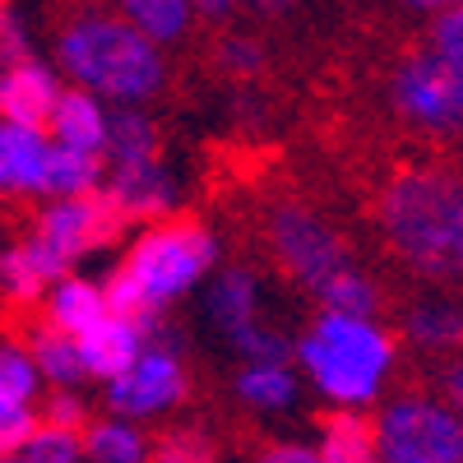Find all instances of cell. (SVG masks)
<instances>
[{
	"instance_id": "cell-27",
	"label": "cell",
	"mask_w": 463,
	"mask_h": 463,
	"mask_svg": "<svg viewBox=\"0 0 463 463\" xmlns=\"http://www.w3.org/2000/svg\"><path fill=\"white\" fill-rule=\"evenodd\" d=\"M84 445L80 431H65V427H37L14 454H0V463H80Z\"/></svg>"
},
{
	"instance_id": "cell-1",
	"label": "cell",
	"mask_w": 463,
	"mask_h": 463,
	"mask_svg": "<svg viewBox=\"0 0 463 463\" xmlns=\"http://www.w3.org/2000/svg\"><path fill=\"white\" fill-rule=\"evenodd\" d=\"M375 232L417 279L463 288V167H399L375 195Z\"/></svg>"
},
{
	"instance_id": "cell-13",
	"label": "cell",
	"mask_w": 463,
	"mask_h": 463,
	"mask_svg": "<svg viewBox=\"0 0 463 463\" xmlns=\"http://www.w3.org/2000/svg\"><path fill=\"white\" fill-rule=\"evenodd\" d=\"M111 200L126 209V218H163L176 200V190L167 181V172L158 167V158H144V163H116L111 181Z\"/></svg>"
},
{
	"instance_id": "cell-2",
	"label": "cell",
	"mask_w": 463,
	"mask_h": 463,
	"mask_svg": "<svg viewBox=\"0 0 463 463\" xmlns=\"http://www.w3.org/2000/svg\"><path fill=\"white\" fill-rule=\"evenodd\" d=\"M297 357L316 390L338 408H366L384 394L394 375V334L375 316L353 311H320L311 334L297 343Z\"/></svg>"
},
{
	"instance_id": "cell-11",
	"label": "cell",
	"mask_w": 463,
	"mask_h": 463,
	"mask_svg": "<svg viewBox=\"0 0 463 463\" xmlns=\"http://www.w3.org/2000/svg\"><path fill=\"white\" fill-rule=\"evenodd\" d=\"M403 334L417 353H427V357L463 353V297H427V301L408 306Z\"/></svg>"
},
{
	"instance_id": "cell-21",
	"label": "cell",
	"mask_w": 463,
	"mask_h": 463,
	"mask_svg": "<svg viewBox=\"0 0 463 463\" xmlns=\"http://www.w3.org/2000/svg\"><path fill=\"white\" fill-rule=\"evenodd\" d=\"M237 394L260 412H279L297 399V380L288 362H246V371L237 375Z\"/></svg>"
},
{
	"instance_id": "cell-28",
	"label": "cell",
	"mask_w": 463,
	"mask_h": 463,
	"mask_svg": "<svg viewBox=\"0 0 463 463\" xmlns=\"http://www.w3.org/2000/svg\"><path fill=\"white\" fill-rule=\"evenodd\" d=\"M144 463H218V445L195 427H176L163 431L158 445H148Z\"/></svg>"
},
{
	"instance_id": "cell-18",
	"label": "cell",
	"mask_w": 463,
	"mask_h": 463,
	"mask_svg": "<svg viewBox=\"0 0 463 463\" xmlns=\"http://www.w3.org/2000/svg\"><path fill=\"white\" fill-rule=\"evenodd\" d=\"M52 130H56V144H74V148L102 153V144H107V116L93 102V93L70 89L52 107Z\"/></svg>"
},
{
	"instance_id": "cell-22",
	"label": "cell",
	"mask_w": 463,
	"mask_h": 463,
	"mask_svg": "<svg viewBox=\"0 0 463 463\" xmlns=\"http://www.w3.org/2000/svg\"><path fill=\"white\" fill-rule=\"evenodd\" d=\"M98 176H102L98 153L74 148V144H52L47 148V181H43V190H56V195H89V190H98Z\"/></svg>"
},
{
	"instance_id": "cell-38",
	"label": "cell",
	"mask_w": 463,
	"mask_h": 463,
	"mask_svg": "<svg viewBox=\"0 0 463 463\" xmlns=\"http://www.w3.org/2000/svg\"><path fill=\"white\" fill-rule=\"evenodd\" d=\"M190 10H200V14H209V19H222V14L232 10V0H190Z\"/></svg>"
},
{
	"instance_id": "cell-26",
	"label": "cell",
	"mask_w": 463,
	"mask_h": 463,
	"mask_svg": "<svg viewBox=\"0 0 463 463\" xmlns=\"http://www.w3.org/2000/svg\"><path fill=\"white\" fill-rule=\"evenodd\" d=\"M130 24L153 43H176L190 24V0H121Z\"/></svg>"
},
{
	"instance_id": "cell-35",
	"label": "cell",
	"mask_w": 463,
	"mask_h": 463,
	"mask_svg": "<svg viewBox=\"0 0 463 463\" xmlns=\"http://www.w3.org/2000/svg\"><path fill=\"white\" fill-rule=\"evenodd\" d=\"M440 399L463 417V353H454V357H449V366L440 371Z\"/></svg>"
},
{
	"instance_id": "cell-25",
	"label": "cell",
	"mask_w": 463,
	"mask_h": 463,
	"mask_svg": "<svg viewBox=\"0 0 463 463\" xmlns=\"http://www.w3.org/2000/svg\"><path fill=\"white\" fill-rule=\"evenodd\" d=\"M80 445L93 463H144V454H148L144 436L130 421H93V427H84Z\"/></svg>"
},
{
	"instance_id": "cell-39",
	"label": "cell",
	"mask_w": 463,
	"mask_h": 463,
	"mask_svg": "<svg viewBox=\"0 0 463 463\" xmlns=\"http://www.w3.org/2000/svg\"><path fill=\"white\" fill-rule=\"evenodd\" d=\"M0 28H5V10H0Z\"/></svg>"
},
{
	"instance_id": "cell-17",
	"label": "cell",
	"mask_w": 463,
	"mask_h": 463,
	"mask_svg": "<svg viewBox=\"0 0 463 463\" xmlns=\"http://www.w3.org/2000/svg\"><path fill=\"white\" fill-rule=\"evenodd\" d=\"M209 316L227 338H237L241 329H250L260 320V288H255L250 269H227V274H218V283L209 292Z\"/></svg>"
},
{
	"instance_id": "cell-19",
	"label": "cell",
	"mask_w": 463,
	"mask_h": 463,
	"mask_svg": "<svg viewBox=\"0 0 463 463\" xmlns=\"http://www.w3.org/2000/svg\"><path fill=\"white\" fill-rule=\"evenodd\" d=\"M24 334H28V347H33V353H28L33 366L43 371L47 380H56L61 390H65V384H74V380H84V362H80V343H74V334H65L52 320H37Z\"/></svg>"
},
{
	"instance_id": "cell-20",
	"label": "cell",
	"mask_w": 463,
	"mask_h": 463,
	"mask_svg": "<svg viewBox=\"0 0 463 463\" xmlns=\"http://www.w3.org/2000/svg\"><path fill=\"white\" fill-rule=\"evenodd\" d=\"M102 316H107V301H102V288H98V283H84V279H56L52 311H47L52 325H61L65 334H84V329L98 325Z\"/></svg>"
},
{
	"instance_id": "cell-32",
	"label": "cell",
	"mask_w": 463,
	"mask_h": 463,
	"mask_svg": "<svg viewBox=\"0 0 463 463\" xmlns=\"http://www.w3.org/2000/svg\"><path fill=\"white\" fill-rule=\"evenodd\" d=\"M37 427H43V417H37L28 403H14V408H0V454H14Z\"/></svg>"
},
{
	"instance_id": "cell-16",
	"label": "cell",
	"mask_w": 463,
	"mask_h": 463,
	"mask_svg": "<svg viewBox=\"0 0 463 463\" xmlns=\"http://www.w3.org/2000/svg\"><path fill=\"white\" fill-rule=\"evenodd\" d=\"M320 463H380L375 421L362 408H338L320 421Z\"/></svg>"
},
{
	"instance_id": "cell-8",
	"label": "cell",
	"mask_w": 463,
	"mask_h": 463,
	"mask_svg": "<svg viewBox=\"0 0 463 463\" xmlns=\"http://www.w3.org/2000/svg\"><path fill=\"white\" fill-rule=\"evenodd\" d=\"M126 209L111 200V190H89V195H61L52 209H43V222H37V241L52 246L65 264L80 260L107 241L121 237L126 227Z\"/></svg>"
},
{
	"instance_id": "cell-31",
	"label": "cell",
	"mask_w": 463,
	"mask_h": 463,
	"mask_svg": "<svg viewBox=\"0 0 463 463\" xmlns=\"http://www.w3.org/2000/svg\"><path fill=\"white\" fill-rule=\"evenodd\" d=\"M431 47H436L449 65L463 70V5L436 14V24H431Z\"/></svg>"
},
{
	"instance_id": "cell-14",
	"label": "cell",
	"mask_w": 463,
	"mask_h": 463,
	"mask_svg": "<svg viewBox=\"0 0 463 463\" xmlns=\"http://www.w3.org/2000/svg\"><path fill=\"white\" fill-rule=\"evenodd\" d=\"M47 139L43 130L33 126H0V185L10 190H24V195H33V190H43L47 181Z\"/></svg>"
},
{
	"instance_id": "cell-12",
	"label": "cell",
	"mask_w": 463,
	"mask_h": 463,
	"mask_svg": "<svg viewBox=\"0 0 463 463\" xmlns=\"http://www.w3.org/2000/svg\"><path fill=\"white\" fill-rule=\"evenodd\" d=\"M80 343V362H84V375H121L144 347V334L135 320H121V316H102L98 325H89L84 334H74Z\"/></svg>"
},
{
	"instance_id": "cell-10",
	"label": "cell",
	"mask_w": 463,
	"mask_h": 463,
	"mask_svg": "<svg viewBox=\"0 0 463 463\" xmlns=\"http://www.w3.org/2000/svg\"><path fill=\"white\" fill-rule=\"evenodd\" d=\"M56 98H61V89H56V80H52V70L37 65L33 56L14 61L10 74L0 80V111H5L14 126H33V130L52 126Z\"/></svg>"
},
{
	"instance_id": "cell-36",
	"label": "cell",
	"mask_w": 463,
	"mask_h": 463,
	"mask_svg": "<svg viewBox=\"0 0 463 463\" xmlns=\"http://www.w3.org/2000/svg\"><path fill=\"white\" fill-rule=\"evenodd\" d=\"M255 463H320V454L311 445H292L288 440V445H269Z\"/></svg>"
},
{
	"instance_id": "cell-30",
	"label": "cell",
	"mask_w": 463,
	"mask_h": 463,
	"mask_svg": "<svg viewBox=\"0 0 463 463\" xmlns=\"http://www.w3.org/2000/svg\"><path fill=\"white\" fill-rule=\"evenodd\" d=\"M232 343H237V353H241L246 362H288V357H292V343H288L279 329L260 325V320H255L250 329H241Z\"/></svg>"
},
{
	"instance_id": "cell-33",
	"label": "cell",
	"mask_w": 463,
	"mask_h": 463,
	"mask_svg": "<svg viewBox=\"0 0 463 463\" xmlns=\"http://www.w3.org/2000/svg\"><path fill=\"white\" fill-rule=\"evenodd\" d=\"M43 421H47V427H65V431H84V427H89V412H84V403L74 399L70 390H56V394L47 399Z\"/></svg>"
},
{
	"instance_id": "cell-29",
	"label": "cell",
	"mask_w": 463,
	"mask_h": 463,
	"mask_svg": "<svg viewBox=\"0 0 463 463\" xmlns=\"http://www.w3.org/2000/svg\"><path fill=\"white\" fill-rule=\"evenodd\" d=\"M37 380H43V371L33 366V357L24 347H0V408L33 403Z\"/></svg>"
},
{
	"instance_id": "cell-9",
	"label": "cell",
	"mask_w": 463,
	"mask_h": 463,
	"mask_svg": "<svg viewBox=\"0 0 463 463\" xmlns=\"http://www.w3.org/2000/svg\"><path fill=\"white\" fill-rule=\"evenodd\" d=\"M185 399V366L172 343H144L139 357L107 380V403L121 417H148Z\"/></svg>"
},
{
	"instance_id": "cell-34",
	"label": "cell",
	"mask_w": 463,
	"mask_h": 463,
	"mask_svg": "<svg viewBox=\"0 0 463 463\" xmlns=\"http://www.w3.org/2000/svg\"><path fill=\"white\" fill-rule=\"evenodd\" d=\"M260 47L255 43H246V37H232V43H222V65L227 70H237V74H250V70H260Z\"/></svg>"
},
{
	"instance_id": "cell-3",
	"label": "cell",
	"mask_w": 463,
	"mask_h": 463,
	"mask_svg": "<svg viewBox=\"0 0 463 463\" xmlns=\"http://www.w3.org/2000/svg\"><path fill=\"white\" fill-rule=\"evenodd\" d=\"M61 65L93 93L144 102L163 89V56L130 19L84 14L61 28Z\"/></svg>"
},
{
	"instance_id": "cell-24",
	"label": "cell",
	"mask_w": 463,
	"mask_h": 463,
	"mask_svg": "<svg viewBox=\"0 0 463 463\" xmlns=\"http://www.w3.org/2000/svg\"><path fill=\"white\" fill-rule=\"evenodd\" d=\"M320 306L325 311H353V316H375L380 311V283L366 274V269H357V264H347L343 274H334L320 292Z\"/></svg>"
},
{
	"instance_id": "cell-7",
	"label": "cell",
	"mask_w": 463,
	"mask_h": 463,
	"mask_svg": "<svg viewBox=\"0 0 463 463\" xmlns=\"http://www.w3.org/2000/svg\"><path fill=\"white\" fill-rule=\"evenodd\" d=\"M269 246H274L279 264L306 292H320L334 274H343L353 264V250L338 237V227L301 200L274 204V213H269Z\"/></svg>"
},
{
	"instance_id": "cell-23",
	"label": "cell",
	"mask_w": 463,
	"mask_h": 463,
	"mask_svg": "<svg viewBox=\"0 0 463 463\" xmlns=\"http://www.w3.org/2000/svg\"><path fill=\"white\" fill-rule=\"evenodd\" d=\"M116 163H144V158H158V130L144 111L135 107H116L107 116V144H102Z\"/></svg>"
},
{
	"instance_id": "cell-37",
	"label": "cell",
	"mask_w": 463,
	"mask_h": 463,
	"mask_svg": "<svg viewBox=\"0 0 463 463\" xmlns=\"http://www.w3.org/2000/svg\"><path fill=\"white\" fill-rule=\"evenodd\" d=\"M408 10H417V14H445V10H454V5H463V0H403Z\"/></svg>"
},
{
	"instance_id": "cell-6",
	"label": "cell",
	"mask_w": 463,
	"mask_h": 463,
	"mask_svg": "<svg viewBox=\"0 0 463 463\" xmlns=\"http://www.w3.org/2000/svg\"><path fill=\"white\" fill-rule=\"evenodd\" d=\"M380 463H463V417L440 394H399L375 417Z\"/></svg>"
},
{
	"instance_id": "cell-4",
	"label": "cell",
	"mask_w": 463,
	"mask_h": 463,
	"mask_svg": "<svg viewBox=\"0 0 463 463\" xmlns=\"http://www.w3.org/2000/svg\"><path fill=\"white\" fill-rule=\"evenodd\" d=\"M384 102L394 121L427 144H463V70L436 47H421L394 61L384 80Z\"/></svg>"
},
{
	"instance_id": "cell-15",
	"label": "cell",
	"mask_w": 463,
	"mask_h": 463,
	"mask_svg": "<svg viewBox=\"0 0 463 463\" xmlns=\"http://www.w3.org/2000/svg\"><path fill=\"white\" fill-rule=\"evenodd\" d=\"M65 279V260L43 246V241H24V246H10L5 255H0V288H5L14 301H37V292H43L47 283Z\"/></svg>"
},
{
	"instance_id": "cell-5",
	"label": "cell",
	"mask_w": 463,
	"mask_h": 463,
	"mask_svg": "<svg viewBox=\"0 0 463 463\" xmlns=\"http://www.w3.org/2000/svg\"><path fill=\"white\" fill-rule=\"evenodd\" d=\"M209 264H213V237L195 218H167L158 227H148L126 260L130 279L139 283L153 311H163L172 297H181L195 279H204Z\"/></svg>"
}]
</instances>
